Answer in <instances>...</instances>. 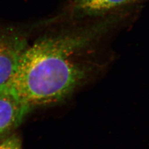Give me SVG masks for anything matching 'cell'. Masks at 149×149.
Here are the masks:
<instances>
[{
	"label": "cell",
	"instance_id": "5b68a950",
	"mask_svg": "<svg viewBox=\"0 0 149 149\" xmlns=\"http://www.w3.org/2000/svg\"><path fill=\"white\" fill-rule=\"evenodd\" d=\"M0 149H22V142L17 135H13L0 143Z\"/></svg>",
	"mask_w": 149,
	"mask_h": 149
},
{
	"label": "cell",
	"instance_id": "6da1fadb",
	"mask_svg": "<svg viewBox=\"0 0 149 149\" xmlns=\"http://www.w3.org/2000/svg\"><path fill=\"white\" fill-rule=\"evenodd\" d=\"M115 21L78 23L39 36L29 44L6 83L32 109L66 100L95 74V47Z\"/></svg>",
	"mask_w": 149,
	"mask_h": 149
},
{
	"label": "cell",
	"instance_id": "7a4b0ae2",
	"mask_svg": "<svg viewBox=\"0 0 149 149\" xmlns=\"http://www.w3.org/2000/svg\"><path fill=\"white\" fill-rule=\"evenodd\" d=\"M29 44L23 31L9 25H0V86L16 73Z\"/></svg>",
	"mask_w": 149,
	"mask_h": 149
},
{
	"label": "cell",
	"instance_id": "3957f363",
	"mask_svg": "<svg viewBox=\"0 0 149 149\" xmlns=\"http://www.w3.org/2000/svg\"><path fill=\"white\" fill-rule=\"evenodd\" d=\"M31 110L6 83L0 86V136L19 126Z\"/></svg>",
	"mask_w": 149,
	"mask_h": 149
},
{
	"label": "cell",
	"instance_id": "277c9868",
	"mask_svg": "<svg viewBox=\"0 0 149 149\" xmlns=\"http://www.w3.org/2000/svg\"><path fill=\"white\" fill-rule=\"evenodd\" d=\"M137 0H73L70 11L76 18L95 17L105 15L122 6Z\"/></svg>",
	"mask_w": 149,
	"mask_h": 149
}]
</instances>
